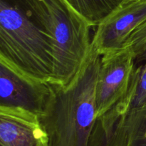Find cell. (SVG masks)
Returning <instances> with one entry per match:
<instances>
[{"label": "cell", "instance_id": "cell-1", "mask_svg": "<svg viewBox=\"0 0 146 146\" xmlns=\"http://www.w3.org/2000/svg\"><path fill=\"white\" fill-rule=\"evenodd\" d=\"M102 55L94 45L68 84L50 82L51 94L40 122L49 146H88L96 120V85Z\"/></svg>", "mask_w": 146, "mask_h": 146}, {"label": "cell", "instance_id": "cell-2", "mask_svg": "<svg viewBox=\"0 0 146 146\" xmlns=\"http://www.w3.org/2000/svg\"><path fill=\"white\" fill-rule=\"evenodd\" d=\"M0 60L29 76L52 81V46L27 0H0Z\"/></svg>", "mask_w": 146, "mask_h": 146}, {"label": "cell", "instance_id": "cell-3", "mask_svg": "<svg viewBox=\"0 0 146 146\" xmlns=\"http://www.w3.org/2000/svg\"><path fill=\"white\" fill-rule=\"evenodd\" d=\"M33 19L49 40L54 55L51 82L68 85L92 46L91 27L65 0H27Z\"/></svg>", "mask_w": 146, "mask_h": 146}, {"label": "cell", "instance_id": "cell-4", "mask_svg": "<svg viewBox=\"0 0 146 146\" xmlns=\"http://www.w3.org/2000/svg\"><path fill=\"white\" fill-rule=\"evenodd\" d=\"M135 60L129 48L102 55L96 85V118L125 95L135 70Z\"/></svg>", "mask_w": 146, "mask_h": 146}, {"label": "cell", "instance_id": "cell-5", "mask_svg": "<svg viewBox=\"0 0 146 146\" xmlns=\"http://www.w3.org/2000/svg\"><path fill=\"white\" fill-rule=\"evenodd\" d=\"M50 94V82L25 75L0 60V106L22 108L40 116Z\"/></svg>", "mask_w": 146, "mask_h": 146}, {"label": "cell", "instance_id": "cell-6", "mask_svg": "<svg viewBox=\"0 0 146 146\" xmlns=\"http://www.w3.org/2000/svg\"><path fill=\"white\" fill-rule=\"evenodd\" d=\"M88 146H146V108L96 118Z\"/></svg>", "mask_w": 146, "mask_h": 146}, {"label": "cell", "instance_id": "cell-7", "mask_svg": "<svg viewBox=\"0 0 146 146\" xmlns=\"http://www.w3.org/2000/svg\"><path fill=\"white\" fill-rule=\"evenodd\" d=\"M145 21L146 0L128 1L97 26L93 45L101 55L123 49Z\"/></svg>", "mask_w": 146, "mask_h": 146}, {"label": "cell", "instance_id": "cell-8", "mask_svg": "<svg viewBox=\"0 0 146 146\" xmlns=\"http://www.w3.org/2000/svg\"><path fill=\"white\" fill-rule=\"evenodd\" d=\"M47 142L38 115L22 108L0 106V146H42Z\"/></svg>", "mask_w": 146, "mask_h": 146}, {"label": "cell", "instance_id": "cell-9", "mask_svg": "<svg viewBox=\"0 0 146 146\" xmlns=\"http://www.w3.org/2000/svg\"><path fill=\"white\" fill-rule=\"evenodd\" d=\"M136 60L143 64L137 66L125 95L110 109L116 113H127L146 108V51Z\"/></svg>", "mask_w": 146, "mask_h": 146}, {"label": "cell", "instance_id": "cell-10", "mask_svg": "<svg viewBox=\"0 0 146 146\" xmlns=\"http://www.w3.org/2000/svg\"><path fill=\"white\" fill-rule=\"evenodd\" d=\"M91 27H97L127 0H65Z\"/></svg>", "mask_w": 146, "mask_h": 146}, {"label": "cell", "instance_id": "cell-11", "mask_svg": "<svg viewBox=\"0 0 146 146\" xmlns=\"http://www.w3.org/2000/svg\"><path fill=\"white\" fill-rule=\"evenodd\" d=\"M125 48H131L135 54V58L146 51V21L128 40Z\"/></svg>", "mask_w": 146, "mask_h": 146}, {"label": "cell", "instance_id": "cell-12", "mask_svg": "<svg viewBox=\"0 0 146 146\" xmlns=\"http://www.w3.org/2000/svg\"><path fill=\"white\" fill-rule=\"evenodd\" d=\"M43 146H49V145H48V142H47V143H46L45 144H44V145H43Z\"/></svg>", "mask_w": 146, "mask_h": 146}, {"label": "cell", "instance_id": "cell-13", "mask_svg": "<svg viewBox=\"0 0 146 146\" xmlns=\"http://www.w3.org/2000/svg\"><path fill=\"white\" fill-rule=\"evenodd\" d=\"M135 1V0H127V1Z\"/></svg>", "mask_w": 146, "mask_h": 146}]
</instances>
